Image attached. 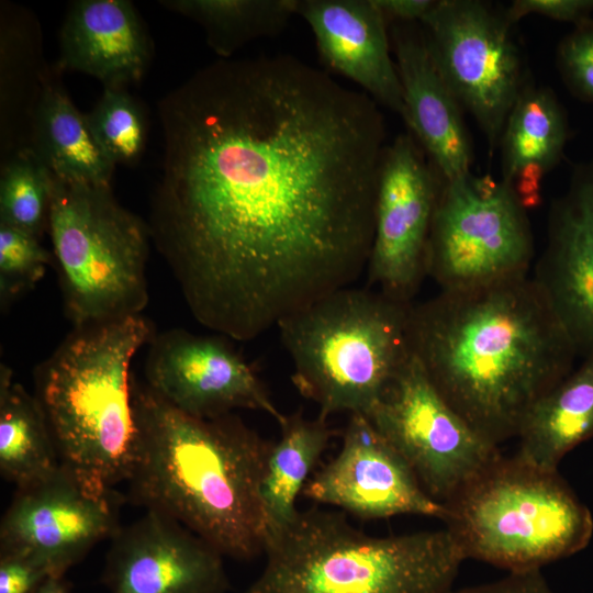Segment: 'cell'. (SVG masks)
<instances>
[{
  "instance_id": "obj_4",
  "label": "cell",
  "mask_w": 593,
  "mask_h": 593,
  "mask_svg": "<svg viewBox=\"0 0 593 593\" xmlns=\"http://www.w3.org/2000/svg\"><path fill=\"white\" fill-rule=\"evenodd\" d=\"M152 338L142 314L74 327L36 367L35 396L59 463L96 491H114L128 478L136 435L131 365Z\"/></svg>"
},
{
  "instance_id": "obj_3",
  "label": "cell",
  "mask_w": 593,
  "mask_h": 593,
  "mask_svg": "<svg viewBox=\"0 0 593 593\" xmlns=\"http://www.w3.org/2000/svg\"><path fill=\"white\" fill-rule=\"evenodd\" d=\"M133 500L166 515L223 557L264 555L269 527L261 481L273 441L233 413L188 415L133 378Z\"/></svg>"
},
{
  "instance_id": "obj_21",
  "label": "cell",
  "mask_w": 593,
  "mask_h": 593,
  "mask_svg": "<svg viewBox=\"0 0 593 593\" xmlns=\"http://www.w3.org/2000/svg\"><path fill=\"white\" fill-rule=\"evenodd\" d=\"M569 136L568 120L555 92L526 79L500 139L501 179L516 189L527 208V186L553 169Z\"/></svg>"
},
{
  "instance_id": "obj_9",
  "label": "cell",
  "mask_w": 593,
  "mask_h": 593,
  "mask_svg": "<svg viewBox=\"0 0 593 593\" xmlns=\"http://www.w3.org/2000/svg\"><path fill=\"white\" fill-rule=\"evenodd\" d=\"M534 237L513 184L472 171L443 180L427 251V277L443 291L528 275Z\"/></svg>"
},
{
  "instance_id": "obj_35",
  "label": "cell",
  "mask_w": 593,
  "mask_h": 593,
  "mask_svg": "<svg viewBox=\"0 0 593 593\" xmlns=\"http://www.w3.org/2000/svg\"><path fill=\"white\" fill-rule=\"evenodd\" d=\"M33 593H70L65 575L47 577Z\"/></svg>"
},
{
  "instance_id": "obj_23",
  "label": "cell",
  "mask_w": 593,
  "mask_h": 593,
  "mask_svg": "<svg viewBox=\"0 0 593 593\" xmlns=\"http://www.w3.org/2000/svg\"><path fill=\"white\" fill-rule=\"evenodd\" d=\"M593 437V351L544 394L524 419L516 457L545 470Z\"/></svg>"
},
{
  "instance_id": "obj_2",
  "label": "cell",
  "mask_w": 593,
  "mask_h": 593,
  "mask_svg": "<svg viewBox=\"0 0 593 593\" xmlns=\"http://www.w3.org/2000/svg\"><path fill=\"white\" fill-rule=\"evenodd\" d=\"M412 353L446 402L497 446L573 370L577 347L535 280L443 291L412 304Z\"/></svg>"
},
{
  "instance_id": "obj_5",
  "label": "cell",
  "mask_w": 593,
  "mask_h": 593,
  "mask_svg": "<svg viewBox=\"0 0 593 593\" xmlns=\"http://www.w3.org/2000/svg\"><path fill=\"white\" fill-rule=\"evenodd\" d=\"M264 555L245 593H451L466 559L446 528L378 537L313 507L270 532Z\"/></svg>"
},
{
  "instance_id": "obj_15",
  "label": "cell",
  "mask_w": 593,
  "mask_h": 593,
  "mask_svg": "<svg viewBox=\"0 0 593 593\" xmlns=\"http://www.w3.org/2000/svg\"><path fill=\"white\" fill-rule=\"evenodd\" d=\"M302 495L362 519L412 514L445 521L444 504L363 414H349L338 454L312 474Z\"/></svg>"
},
{
  "instance_id": "obj_28",
  "label": "cell",
  "mask_w": 593,
  "mask_h": 593,
  "mask_svg": "<svg viewBox=\"0 0 593 593\" xmlns=\"http://www.w3.org/2000/svg\"><path fill=\"white\" fill-rule=\"evenodd\" d=\"M86 119L98 145L113 165L137 161L146 145L147 123L141 104L125 88L104 87Z\"/></svg>"
},
{
  "instance_id": "obj_16",
  "label": "cell",
  "mask_w": 593,
  "mask_h": 593,
  "mask_svg": "<svg viewBox=\"0 0 593 593\" xmlns=\"http://www.w3.org/2000/svg\"><path fill=\"white\" fill-rule=\"evenodd\" d=\"M102 582L109 593H226L223 556L154 511L112 536Z\"/></svg>"
},
{
  "instance_id": "obj_34",
  "label": "cell",
  "mask_w": 593,
  "mask_h": 593,
  "mask_svg": "<svg viewBox=\"0 0 593 593\" xmlns=\"http://www.w3.org/2000/svg\"><path fill=\"white\" fill-rule=\"evenodd\" d=\"M388 22L417 23L432 10L436 0H374Z\"/></svg>"
},
{
  "instance_id": "obj_22",
  "label": "cell",
  "mask_w": 593,
  "mask_h": 593,
  "mask_svg": "<svg viewBox=\"0 0 593 593\" xmlns=\"http://www.w3.org/2000/svg\"><path fill=\"white\" fill-rule=\"evenodd\" d=\"M31 150L57 178L111 186L115 169L59 82L44 80L32 112Z\"/></svg>"
},
{
  "instance_id": "obj_25",
  "label": "cell",
  "mask_w": 593,
  "mask_h": 593,
  "mask_svg": "<svg viewBox=\"0 0 593 593\" xmlns=\"http://www.w3.org/2000/svg\"><path fill=\"white\" fill-rule=\"evenodd\" d=\"M45 414L37 398L0 366V472L23 488L51 475L59 468Z\"/></svg>"
},
{
  "instance_id": "obj_30",
  "label": "cell",
  "mask_w": 593,
  "mask_h": 593,
  "mask_svg": "<svg viewBox=\"0 0 593 593\" xmlns=\"http://www.w3.org/2000/svg\"><path fill=\"white\" fill-rule=\"evenodd\" d=\"M557 65L569 90L593 103V19L567 34L557 48Z\"/></svg>"
},
{
  "instance_id": "obj_7",
  "label": "cell",
  "mask_w": 593,
  "mask_h": 593,
  "mask_svg": "<svg viewBox=\"0 0 593 593\" xmlns=\"http://www.w3.org/2000/svg\"><path fill=\"white\" fill-rule=\"evenodd\" d=\"M466 559L512 571L541 569L584 549L593 516L557 471L502 455L444 504Z\"/></svg>"
},
{
  "instance_id": "obj_20",
  "label": "cell",
  "mask_w": 593,
  "mask_h": 593,
  "mask_svg": "<svg viewBox=\"0 0 593 593\" xmlns=\"http://www.w3.org/2000/svg\"><path fill=\"white\" fill-rule=\"evenodd\" d=\"M57 68L87 74L104 87L138 82L152 58L145 25L126 0H80L71 4L60 30Z\"/></svg>"
},
{
  "instance_id": "obj_13",
  "label": "cell",
  "mask_w": 593,
  "mask_h": 593,
  "mask_svg": "<svg viewBox=\"0 0 593 593\" xmlns=\"http://www.w3.org/2000/svg\"><path fill=\"white\" fill-rule=\"evenodd\" d=\"M121 500L114 491H96L60 465L47 478L16 488L0 524V553L31 555L52 575H65L120 528Z\"/></svg>"
},
{
  "instance_id": "obj_12",
  "label": "cell",
  "mask_w": 593,
  "mask_h": 593,
  "mask_svg": "<svg viewBox=\"0 0 593 593\" xmlns=\"http://www.w3.org/2000/svg\"><path fill=\"white\" fill-rule=\"evenodd\" d=\"M441 177L413 137L387 145L376 201L368 287L412 304L427 277V251Z\"/></svg>"
},
{
  "instance_id": "obj_1",
  "label": "cell",
  "mask_w": 593,
  "mask_h": 593,
  "mask_svg": "<svg viewBox=\"0 0 593 593\" xmlns=\"http://www.w3.org/2000/svg\"><path fill=\"white\" fill-rule=\"evenodd\" d=\"M150 234L203 326L251 340L367 269L387 127L287 55L220 59L159 103Z\"/></svg>"
},
{
  "instance_id": "obj_27",
  "label": "cell",
  "mask_w": 593,
  "mask_h": 593,
  "mask_svg": "<svg viewBox=\"0 0 593 593\" xmlns=\"http://www.w3.org/2000/svg\"><path fill=\"white\" fill-rule=\"evenodd\" d=\"M51 171L30 147L18 150L0 179V223L41 238L48 225Z\"/></svg>"
},
{
  "instance_id": "obj_29",
  "label": "cell",
  "mask_w": 593,
  "mask_h": 593,
  "mask_svg": "<svg viewBox=\"0 0 593 593\" xmlns=\"http://www.w3.org/2000/svg\"><path fill=\"white\" fill-rule=\"evenodd\" d=\"M54 256L40 238L0 223V304L9 307L44 277Z\"/></svg>"
},
{
  "instance_id": "obj_24",
  "label": "cell",
  "mask_w": 593,
  "mask_h": 593,
  "mask_svg": "<svg viewBox=\"0 0 593 593\" xmlns=\"http://www.w3.org/2000/svg\"><path fill=\"white\" fill-rule=\"evenodd\" d=\"M279 426L280 438L271 446L260 489L269 533L299 513L296 499L334 436L327 419L307 418L300 411L286 415Z\"/></svg>"
},
{
  "instance_id": "obj_33",
  "label": "cell",
  "mask_w": 593,
  "mask_h": 593,
  "mask_svg": "<svg viewBox=\"0 0 593 593\" xmlns=\"http://www.w3.org/2000/svg\"><path fill=\"white\" fill-rule=\"evenodd\" d=\"M451 593H555L541 569L512 571L500 580L454 590Z\"/></svg>"
},
{
  "instance_id": "obj_10",
  "label": "cell",
  "mask_w": 593,
  "mask_h": 593,
  "mask_svg": "<svg viewBox=\"0 0 593 593\" xmlns=\"http://www.w3.org/2000/svg\"><path fill=\"white\" fill-rule=\"evenodd\" d=\"M512 26L504 10L479 0H436L421 21L433 61L491 153L527 79Z\"/></svg>"
},
{
  "instance_id": "obj_32",
  "label": "cell",
  "mask_w": 593,
  "mask_h": 593,
  "mask_svg": "<svg viewBox=\"0 0 593 593\" xmlns=\"http://www.w3.org/2000/svg\"><path fill=\"white\" fill-rule=\"evenodd\" d=\"M49 575L47 566L31 555L0 553V593H33Z\"/></svg>"
},
{
  "instance_id": "obj_6",
  "label": "cell",
  "mask_w": 593,
  "mask_h": 593,
  "mask_svg": "<svg viewBox=\"0 0 593 593\" xmlns=\"http://www.w3.org/2000/svg\"><path fill=\"white\" fill-rule=\"evenodd\" d=\"M411 306L373 288L347 287L279 323L292 382L317 416L370 415L411 356Z\"/></svg>"
},
{
  "instance_id": "obj_11",
  "label": "cell",
  "mask_w": 593,
  "mask_h": 593,
  "mask_svg": "<svg viewBox=\"0 0 593 593\" xmlns=\"http://www.w3.org/2000/svg\"><path fill=\"white\" fill-rule=\"evenodd\" d=\"M368 417L441 504L501 456L446 402L413 353Z\"/></svg>"
},
{
  "instance_id": "obj_14",
  "label": "cell",
  "mask_w": 593,
  "mask_h": 593,
  "mask_svg": "<svg viewBox=\"0 0 593 593\" xmlns=\"http://www.w3.org/2000/svg\"><path fill=\"white\" fill-rule=\"evenodd\" d=\"M226 338L184 329L153 336L145 366L147 387L194 417L214 418L246 409L264 412L281 424L286 415Z\"/></svg>"
},
{
  "instance_id": "obj_31",
  "label": "cell",
  "mask_w": 593,
  "mask_h": 593,
  "mask_svg": "<svg viewBox=\"0 0 593 593\" xmlns=\"http://www.w3.org/2000/svg\"><path fill=\"white\" fill-rule=\"evenodd\" d=\"M504 12L512 25L530 14L578 25L591 19L593 0H515Z\"/></svg>"
},
{
  "instance_id": "obj_18",
  "label": "cell",
  "mask_w": 593,
  "mask_h": 593,
  "mask_svg": "<svg viewBox=\"0 0 593 593\" xmlns=\"http://www.w3.org/2000/svg\"><path fill=\"white\" fill-rule=\"evenodd\" d=\"M326 67L357 83L379 105L404 115L388 21L374 0H298Z\"/></svg>"
},
{
  "instance_id": "obj_17",
  "label": "cell",
  "mask_w": 593,
  "mask_h": 593,
  "mask_svg": "<svg viewBox=\"0 0 593 593\" xmlns=\"http://www.w3.org/2000/svg\"><path fill=\"white\" fill-rule=\"evenodd\" d=\"M571 336L593 351V159L577 164L550 204L545 248L532 277Z\"/></svg>"
},
{
  "instance_id": "obj_26",
  "label": "cell",
  "mask_w": 593,
  "mask_h": 593,
  "mask_svg": "<svg viewBox=\"0 0 593 593\" xmlns=\"http://www.w3.org/2000/svg\"><path fill=\"white\" fill-rule=\"evenodd\" d=\"M161 4L199 23L222 59L254 40L280 33L298 0H172Z\"/></svg>"
},
{
  "instance_id": "obj_8",
  "label": "cell",
  "mask_w": 593,
  "mask_h": 593,
  "mask_svg": "<svg viewBox=\"0 0 593 593\" xmlns=\"http://www.w3.org/2000/svg\"><path fill=\"white\" fill-rule=\"evenodd\" d=\"M47 228L74 327L142 314L148 302L150 228L116 201L111 186L51 172Z\"/></svg>"
},
{
  "instance_id": "obj_19",
  "label": "cell",
  "mask_w": 593,
  "mask_h": 593,
  "mask_svg": "<svg viewBox=\"0 0 593 593\" xmlns=\"http://www.w3.org/2000/svg\"><path fill=\"white\" fill-rule=\"evenodd\" d=\"M391 40L404 115L443 180L471 171L472 148L461 107L437 69L417 23H393Z\"/></svg>"
}]
</instances>
